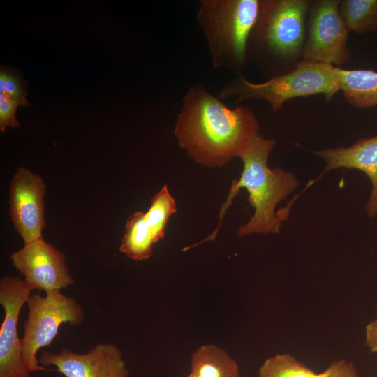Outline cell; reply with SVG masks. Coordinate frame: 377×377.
<instances>
[{
  "label": "cell",
  "mask_w": 377,
  "mask_h": 377,
  "mask_svg": "<svg viewBox=\"0 0 377 377\" xmlns=\"http://www.w3.org/2000/svg\"><path fill=\"white\" fill-rule=\"evenodd\" d=\"M173 132L190 158L215 168L239 157L259 134V123L249 108H229L198 83L182 97Z\"/></svg>",
  "instance_id": "1"
},
{
  "label": "cell",
  "mask_w": 377,
  "mask_h": 377,
  "mask_svg": "<svg viewBox=\"0 0 377 377\" xmlns=\"http://www.w3.org/2000/svg\"><path fill=\"white\" fill-rule=\"evenodd\" d=\"M340 0H311L306 23L303 60L340 68L349 59L348 31L339 11Z\"/></svg>",
  "instance_id": "7"
},
{
  "label": "cell",
  "mask_w": 377,
  "mask_h": 377,
  "mask_svg": "<svg viewBox=\"0 0 377 377\" xmlns=\"http://www.w3.org/2000/svg\"><path fill=\"white\" fill-rule=\"evenodd\" d=\"M19 104L0 93V130L4 132L7 127H18L20 124L15 117Z\"/></svg>",
  "instance_id": "19"
},
{
  "label": "cell",
  "mask_w": 377,
  "mask_h": 377,
  "mask_svg": "<svg viewBox=\"0 0 377 377\" xmlns=\"http://www.w3.org/2000/svg\"><path fill=\"white\" fill-rule=\"evenodd\" d=\"M316 377H360V374L353 362L341 359L332 362Z\"/></svg>",
  "instance_id": "20"
},
{
  "label": "cell",
  "mask_w": 377,
  "mask_h": 377,
  "mask_svg": "<svg viewBox=\"0 0 377 377\" xmlns=\"http://www.w3.org/2000/svg\"><path fill=\"white\" fill-rule=\"evenodd\" d=\"M190 374L194 377H239V369L224 350L207 344L193 353Z\"/></svg>",
  "instance_id": "15"
},
{
  "label": "cell",
  "mask_w": 377,
  "mask_h": 377,
  "mask_svg": "<svg viewBox=\"0 0 377 377\" xmlns=\"http://www.w3.org/2000/svg\"><path fill=\"white\" fill-rule=\"evenodd\" d=\"M311 0H261L251 30L248 56L267 80L294 70L303 61Z\"/></svg>",
  "instance_id": "2"
},
{
  "label": "cell",
  "mask_w": 377,
  "mask_h": 377,
  "mask_svg": "<svg viewBox=\"0 0 377 377\" xmlns=\"http://www.w3.org/2000/svg\"><path fill=\"white\" fill-rule=\"evenodd\" d=\"M177 205L167 185L151 198L145 212L137 211L127 219L119 251L134 260H145L153 253L152 246L163 238L170 217Z\"/></svg>",
  "instance_id": "9"
},
{
  "label": "cell",
  "mask_w": 377,
  "mask_h": 377,
  "mask_svg": "<svg viewBox=\"0 0 377 377\" xmlns=\"http://www.w3.org/2000/svg\"><path fill=\"white\" fill-rule=\"evenodd\" d=\"M261 0H200L196 22L214 68L243 75L250 62L248 43Z\"/></svg>",
  "instance_id": "4"
},
{
  "label": "cell",
  "mask_w": 377,
  "mask_h": 377,
  "mask_svg": "<svg viewBox=\"0 0 377 377\" xmlns=\"http://www.w3.org/2000/svg\"><path fill=\"white\" fill-rule=\"evenodd\" d=\"M339 91L337 67L303 60L292 71L261 83L252 82L244 75L235 76L222 88L217 97L222 101L235 98L236 103L265 101L275 112L287 101L297 98L321 94L330 102Z\"/></svg>",
  "instance_id": "5"
},
{
  "label": "cell",
  "mask_w": 377,
  "mask_h": 377,
  "mask_svg": "<svg viewBox=\"0 0 377 377\" xmlns=\"http://www.w3.org/2000/svg\"><path fill=\"white\" fill-rule=\"evenodd\" d=\"M276 143L274 140L265 138L259 133L239 156L243 170L239 179L232 182L219 217L221 221L232 199L242 188L246 189L254 214L247 223L239 227V237L252 234L279 233L282 221L275 211L276 205L300 184L293 172L279 167L269 168L268 158Z\"/></svg>",
  "instance_id": "3"
},
{
  "label": "cell",
  "mask_w": 377,
  "mask_h": 377,
  "mask_svg": "<svg viewBox=\"0 0 377 377\" xmlns=\"http://www.w3.org/2000/svg\"><path fill=\"white\" fill-rule=\"evenodd\" d=\"M0 92L15 101L19 105L28 106L27 82L10 67L1 66Z\"/></svg>",
  "instance_id": "18"
},
{
  "label": "cell",
  "mask_w": 377,
  "mask_h": 377,
  "mask_svg": "<svg viewBox=\"0 0 377 377\" xmlns=\"http://www.w3.org/2000/svg\"><path fill=\"white\" fill-rule=\"evenodd\" d=\"M341 91L351 106L367 109L377 105V72L371 69L337 67Z\"/></svg>",
  "instance_id": "14"
},
{
  "label": "cell",
  "mask_w": 377,
  "mask_h": 377,
  "mask_svg": "<svg viewBox=\"0 0 377 377\" xmlns=\"http://www.w3.org/2000/svg\"><path fill=\"white\" fill-rule=\"evenodd\" d=\"M13 267L33 290H61L73 283L65 254L43 238L24 244L10 255Z\"/></svg>",
  "instance_id": "11"
},
{
  "label": "cell",
  "mask_w": 377,
  "mask_h": 377,
  "mask_svg": "<svg viewBox=\"0 0 377 377\" xmlns=\"http://www.w3.org/2000/svg\"><path fill=\"white\" fill-rule=\"evenodd\" d=\"M314 154L324 160L325 166L319 177L309 181L307 186H311L322 175L339 168L364 172L372 185L366 211L369 218L374 217L377 214V136L360 138L350 147L327 148Z\"/></svg>",
  "instance_id": "13"
},
{
  "label": "cell",
  "mask_w": 377,
  "mask_h": 377,
  "mask_svg": "<svg viewBox=\"0 0 377 377\" xmlns=\"http://www.w3.org/2000/svg\"><path fill=\"white\" fill-rule=\"evenodd\" d=\"M318 374L291 354L283 353L265 360L258 377H316Z\"/></svg>",
  "instance_id": "17"
},
{
  "label": "cell",
  "mask_w": 377,
  "mask_h": 377,
  "mask_svg": "<svg viewBox=\"0 0 377 377\" xmlns=\"http://www.w3.org/2000/svg\"><path fill=\"white\" fill-rule=\"evenodd\" d=\"M364 343L371 353H377V318L365 327Z\"/></svg>",
  "instance_id": "21"
},
{
  "label": "cell",
  "mask_w": 377,
  "mask_h": 377,
  "mask_svg": "<svg viewBox=\"0 0 377 377\" xmlns=\"http://www.w3.org/2000/svg\"><path fill=\"white\" fill-rule=\"evenodd\" d=\"M43 367L54 366L65 377H129L121 351L112 343L96 344L84 354L64 348L59 353L43 351Z\"/></svg>",
  "instance_id": "12"
},
{
  "label": "cell",
  "mask_w": 377,
  "mask_h": 377,
  "mask_svg": "<svg viewBox=\"0 0 377 377\" xmlns=\"http://www.w3.org/2000/svg\"><path fill=\"white\" fill-rule=\"evenodd\" d=\"M32 290L17 276H6L0 280V304L4 311L0 328V377H31L22 357L17 322Z\"/></svg>",
  "instance_id": "8"
},
{
  "label": "cell",
  "mask_w": 377,
  "mask_h": 377,
  "mask_svg": "<svg viewBox=\"0 0 377 377\" xmlns=\"http://www.w3.org/2000/svg\"><path fill=\"white\" fill-rule=\"evenodd\" d=\"M339 11L348 32L364 34L377 29V0H340Z\"/></svg>",
  "instance_id": "16"
},
{
  "label": "cell",
  "mask_w": 377,
  "mask_h": 377,
  "mask_svg": "<svg viewBox=\"0 0 377 377\" xmlns=\"http://www.w3.org/2000/svg\"><path fill=\"white\" fill-rule=\"evenodd\" d=\"M43 179L24 167L12 177L9 186V212L12 223L24 244L43 238L45 226Z\"/></svg>",
  "instance_id": "10"
},
{
  "label": "cell",
  "mask_w": 377,
  "mask_h": 377,
  "mask_svg": "<svg viewBox=\"0 0 377 377\" xmlns=\"http://www.w3.org/2000/svg\"><path fill=\"white\" fill-rule=\"evenodd\" d=\"M188 377H194V376L190 374L188 376Z\"/></svg>",
  "instance_id": "22"
},
{
  "label": "cell",
  "mask_w": 377,
  "mask_h": 377,
  "mask_svg": "<svg viewBox=\"0 0 377 377\" xmlns=\"http://www.w3.org/2000/svg\"><path fill=\"white\" fill-rule=\"evenodd\" d=\"M27 304L29 313L21 339L24 362L30 373L46 371L36 357L37 352L51 344L61 324H81L84 311L73 297L64 295L61 290L46 292L45 296L31 294Z\"/></svg>",
  "instance_id": "6"
}]
</instances>
